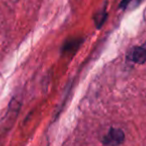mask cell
I'll return each instance as SVG.
<instances>
[{"label":"cell","instance_id":"6da1fadb","mask_svg":"<svg viewBox=\"0 0 146 146\" xmlns=\"http://www.w3.org/2000/svg\"><path fill=\"white\" fill-rule=\"evenodd\" d=\"M125 134L121 129L110 128L108 133L102 139V143L106 146H118L123 143Z\"/></svg>","mask_w":146,"mask_h":146},{"label":"cell","instance_id":"7a4b0ae2","mask_svg":"<svg viewBox=\"0 0 146 146\" xmlns=\"http://www.w3.org/2000/svg\"><path fill=\"white\" fill-rule=\"evenodd\" d=\"M127 59L136 64H143L146 62V43L142 46H134L129 50Z\"/></svg>","mask_w":146,"mask_h":146},{"label":"cell","instance_id":"3957f363","mask_svg":"<svg viewBox=\"0 0 146 146\" xmlns=\"http://www.w3.org/2000/svg\"><path fill=\"white\" fill-rule=\"evenodd\" d=\"M82 43V38H73L71 40H68L65 42V44L63 45L62 52L63 53H73L74 51H76L78 49V47L81 45Z\"/></svg>","mask_w":146,"mask_h":146},{"label":"cell","instance_id":"277c9868","mask_svg":"<svg viewBox=\"0 0 146 146\" xmlns=\"http://www.w3.org/2000/svg\"><path fill=\"white\" fill-rule=\"evenodd\" d=\"M141 2L142 0H122L119 7L121 9H123V10H126V9L134 8Z\"/></svg>","mask_w":146,"mask_h":146},{"label":"cell","instance_id":"5b68a950","mask_svg":"<svg viewBox=\"0 0 146 146\" xmlns=\"http://www.w3.org/2000/svg\"><path fill=\"white\" fill-rule=\"evenodd\" d=\"M106 17H107V13H106L105 9L99 11L97 14L94 16V21H95V24L97 28H100V27L103 25V23L105 22Z\"/></svg>","mask_w":146,"mask_h":146}]
</instances>
